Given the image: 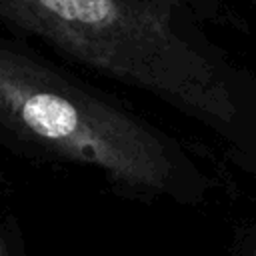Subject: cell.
<instances>
[{
    "mask_svg": "<svg viewBox=\"0 0 256 256\" xmlns=\"http://www.w3.org/2000/svg\"><path fill=\"white\" fill-rule=\"evenodd\" d=\"M0 148L78 170L128 198L190 200L196 174L158 126L126 102L0 28Z\"/></svg>",
    "mask_w": 256,
    "mask_h": 256,
    "instance_id": "1",
    "label": "cell"
},
{
    "mask_svg": "<svg viewBox=\"0 0 256 256\" xmlns=\"http://www.w3.org/2000/svg\"><path fill=\"white\" fill-rule=\"evenodd\" d=\"M206 0H0V28L60 60L226 124L234 108L200 22Z\"/></svg>",
    "mask_w": 256,
    "mask_h": 256,
    "instance_id": "2",
    "label": "cell"
},
{
    "mask_svg": "<svg viewBox=\"0 0 256 256\" xmlns=\"http://www.w3.org/2000/svg\"><path fill=\"white\" fill-rule=\"evenodd\" d=\"M0 256H28L22 230L12 216L0 220Z\"/></svg>",
    "mask_w": 256,
    "mask_h": 256,
    "instance_id": "3",
    "label": "cell"
},
{
    "mask_svg": "<svg viewBox=\"0 0 256 256\" xmlns=\"http://www.w3.org/2000/svg\"><path fill=\"white\" fill-rule=\"evenodd\" d=\"M6 184H8V180H6V174H4V170H0V192L6 188Z\"/></svg>",
    "mask_w": 256,
    "mask_h": 256,
    "instance_id": "4",
    "label": "cell"
},
{
    "mask_svg": "<svg viewBox=\"0 0 256 256\" xmlns=\"http://www.w3.org/2000/svg\"><path fill=\"white\" fill-rule=\"evenodd\" d=\"M252 256H256V250H254V252H252Z\"/></svg>",
    "mask_w": 256,
    "mask_h": 256,
    "instance_id": "5",
    "label": "cell"
}]
</instances>
